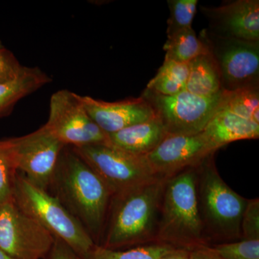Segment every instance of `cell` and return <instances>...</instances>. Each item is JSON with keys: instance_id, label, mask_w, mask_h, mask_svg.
I'll return each mask as SVG.
<instances>
[{"instance_id": "cell-1", "label": "cell", "mask_w": 259, "mask_h": 259, "mask_svg": "<svg viewBox=\"0 0 259 259\" xmlns=\"http://www.w3.org/2000/svg\"><path fill=\"white\" fill-rule=\"evenodd\" d=\"M48 192L79 221L95 244H100L112 195L71 146H64L61 151Z\"/></svg>"}, {"instance_id": "cell-2", "label": "cell", "mask_w": 259, "mask_h": 259, "mask_svg": "<svg viewBox=\"0 0 259 259\" xmlns=\"http://www.w3.org/2000/svg\"><path fill=\"white\" fill-rule=\"evenodd\" d=\"M167 178L158 177L112 197L102 246L112 250L144 243L156 233Z\"/></svg>"}, {"instance_id": "cell-3", "label": "cell", "mask_w": 259, "mask_h": 259, "mask_svg": "<svg viewBox=\"0 0 259 259\" xmlns=\"http://www.w3.org/2000/svg\"><path fill=\"white\" fill-rule=\"evenodd\" d=\"M197 167L167 178L156 236L163 244L192 250L203 243L204 228L197 195Z\"/></svg>"}, {"instance_id": "cell-4", "label": "cell", "mask_w": 259, "mask_h": 259, "mask_svg": "<svg viewBox=\"0 0 259 259\" xmlns=\"http://www.w3.org/2000/svg\"><path fill=\"white\" fill-rule=\"evenodd\" d=\"M13 199L20 210L69 245L81 258L95 245L86 230L59 199L17 172Z\"/></svg>"}, {"instance_id": "cell-5", "label": "cell", "mask_w": 259, "mask_h": 259, "mask_svg": "<svg viewBox=\"0 0 259 259\" xmlns=\"http://www.w3.org/2000/svg\"><path fill=\"white\" fill-rule=\"evenodd\" d=\"M197 195L204 228L214 236L226 238L241 236L242 216L247 199L232 190L214 166L213 154L197 167Z\"/></svg>"}, {"instance_id": "cell-6", "label": "cell", "mask_w": 259, "mask_h": 259, "mask_svg": "<svg viewBox=\"0 0 259 259\" xmlns=\"http://www.w3.org/2000/svg\"><path fill=\"white\" fill-rule=\"evenodd\" d=\"M72 148L101 178L112 197L158 178L145 156L126 152L111 144Z\"/></svg>"}, {"instance_id": "cell-7", "label": "cell", "mask_w": 259, "mask_h": 259, "mask_svg": "<svg viewBox=\"0 0 259 259\" xmlns=\"http://www.w3.org/2000/svg\"><path fill=\"white\" fill-rule=\"evenodd\" d=\"M143 97L152 106L167 135H196L205 128L221 105L223 91L206 97L187 90L173 96H163L145 90Z\"/></svg>"}, {"instance_id": "cell-8", "label": "cell", "mask_w": 259, "mask_h": 259, "mask_svg": "<svg viewBox=\"0 0 259 259\" xmlns=\"http://www.w3.org/2000/svg\"><path fill=\"white\" fill-rule=\"evenodd\" d=\"M46 127L64 146L109 144L108 135L91 118L80 95L61 90L51 95Z\"/></svg>"}, {"instance_id": "cell-9", "label": "cell", "mask_w": 259, "mask_h": 259, "mask_svg": "<svg viewBox=\"0 0 259 259\" xmlns=\"http://www.w3.org/2000/svg\"><path fill=\"white\" fill-rule=\"evenodd\" d=\"M16 168L34 185L49 190L64 146L44 125L31 134L4 139Z\"/></svg>"}, {"instance_id": "cell-10", "label": "cell", "mask_w": 259, "mask_h": 259, "mask_svg": "<svg viewBox=\"0 0 259 259\" xmlns=\"http://www.w3.org/2000/svg\"><path fill=\"white\" fill-rule=\"evenodd\" d=\"M54 238L19 209L13 199L0 204V249L17 259H47Z\"/></svg>"}, {"instance_id": "cell-11", "label": "cell", "mask_w": 259, "mask_h": 259, "mask_svg": "<svg viewBox=\"0 0 259 259\" xmlns=\"http://www.w3.org/2000/svg\"><path fill=\"white\" fill-rule=\"evenodd\" d=\"M202 37L217 63L223 91L258 85L259 42L217 37L207 32Z\"/></svg>"}, {"instance_id": "cell-12", "label": "cell", "mask_w": 259, "mask_h": 259, "mask_svg": "<svg viewBox=\"0 0 259 259\" xmlns=\"http://www.w3.org/2000/svg\"><path fill=\"white\" fill-rule=\"evenodd\" d=\"M217 150L202 133L196 135H167L151 153L145 156L158 177L169 178L201 162Z\"/></svg>"}, {"instance_id": "cell-13", "label": "cell", "mask_w": 259, "mask_h": 259, "mask_svg": "<svg viewBox=\"0 0 259 259\" xmlns=\"http://www.w3.org/2000/svg\"><path fill=\"white\" fill-rule=\"evenodd\" d=\"M211 35L259 42L258 0L228 2L218 8H202Z\"/></svg>"}, {"instance_id": "cell-14", "label": "cell", "mask_w": 259, "mask_h": 259, "mask_svg": "<svg viewBox=\"0 0 259 259\" xmlns=\"http://www.w3.org/2000/svg\"><path fill=\"white\" fill-rule=\"evenodd\" d=\"M80 99L91 118L107 135L146 122L156 116L151 104L142 96L113 102L81 95Z\"/></svg>"}, {"instance_id": "cell-15", "label": "cell", "mask_w": 259, "mask_h": 259, "mask_svg": "<svg viewBox=\"0 0 259 259\" xmlns=\"http://www.w3.org/2000/svg\"><path fill=\"white\" fill-rule=\"evenodd\" d=\"M202 134L216 150L241 140L258 139L259 124L219 107Z\"/></svg>"}, {"instance_id": "cell-16", "label": "cell", "mask_w": 259, "mask_h": 259, "mask_svg": "<svg viewBox=\"0 0 259 259\" xmlns=\"http://www.w3.org/2000/svg\"><path fill=\"white\" fill-rule=\"evenodd\" d=\"M167 133L158 116L146 122L109 134V144L121 150L145 156L166 138Z\"/></svg>"}, {"instance_id": "cell-17", "label": "cell", "mask_w": 259, "mask_h": 259, "mask_svg": "<svg viewBox=\"0 0 259 259\" xmlns=\"http://www.w3.org/2000/svg\"><path fill=\"white\" fill-rule=\"evenodd\" d=\"M51 81V76L40 68L23 66L13 79L0 82V119L9 115L20 100Z\"/></svg>"}, {"instance_id": "cell-18", "label": "cell", "mask_w": 259, "mask_h": 259, "mask_svg": "<svg viewBox=\"0 0 259 259\" xmlns=\"http://www.w3.org/2000/svg\"><path fill=\"white\" fill-rule=\"evenodd\" d=\"M186 90L206 97L215 96L223 91L219 69L211 51L189 62Z\"/></svg>"}, {"instance_id": "cell-19", "label": "cell", "mask_w": 259, "mask_h": 259, "mask_svg": "<svg viewBox=\"0 0 259 259\" xmlns=\"http://www.w3.org/2000/svg\"><path fill=\"white\" fill-rule=\"evenodd\" d=\"M164 61L189 63L195 58L210 52L202 37L196 35L193 28H187L167 36L163 46Z\"/></svg>"}, {"instance_id": "cell-20", "label": "cell", "mask_w": 259, "mask_h": 259, "mask_svg": "<svg viewBox=\"0 0 259 259\" xmlns=\"http://www.w3.org/2000/svg\"><path fill=\"white\" fill-rule=\"evenodd\" d=\"M188 75L189 63L164 61L146 90L163 96H173L186 90Z\"/></svg>"}, {"instance_id": "cell-21", "label": "cell", "mask_w": 259, "mask_h": 259, "mask_svg": "<svg viewBox=\"0 0 259 259\" xmlns=\"http://www.w3.org/2000/svg\"><path fill=\"white\" fill-rule=\"evenodd\" d=\"M220 107L259 124V88L246 87L234 91H223Z\"/></svg>"}, {"instance_id": "cell-22", "label": "cell", "mask_w": 259, "mask_h": 259, "mask_svg": "<svg viewBox=\"0 0 259 259\" xmlns=\"http://www.w3.org/2000/svg\"><path fill=\"white\" fill-rule=\"evenodd\" d=\"M174 248L158 243L126 250H112L95 244L81 259H159Z\"/></svg>"}, {"instance_id": "cell-23", "label": "cell", "mask_w": 259, "mask_h": 259, "mask_svg": "<svg viewBox=\"0 0 259 259\" xmlns=\"http://www.w3.org/2000/svg\"><path fill=\"white\" fill-rule=\"evenodd\" d=\"M169 18L167 24V36L175 32L192 28L198 1L197 0H168Z\"/></svg>"}, {"instance_id": "cell-24", "label": "cell", "mask_w": 259, "mask_h": 259, "mask_svg": "<svg viewBox=\"0 0 259 259\" xmlns=\"http://www.w3.org/2000/svg\"><path fill=\"white\" fill-rule=\"evenodd\" d=\"M16 168L4 140L0 141V204L13 199Z\"/></svg>"}, {"instance_id": "cell-25", "label": "cell", "mask_w": 259, "mask_h": 259, "mask_svg": "<svg viewBox=\"0 0 259 259\" xmlns=\"http://www.w3.org/2000/svg\"><path fill=\"white\" fill-rule=\"evenodd\" d=\"M223 259H259V240L223 243L212 247Z\"/></svg>"}, {"instance_id": "cell-26", "label": "cell", "mask_w": 259, "mask_h": 259, "mask_svg": "<svg viewBox=\"0 0 259 259\" xmlns=\"http://www.w3.org/2000/svg\"><path fill=\"white\" fill-rule=\"evenodd\" d=\"M241 236L244 240H259V199L247 201L242 216Z\"/></svg>"}, {"instance_id": "cell-27", "label": "cell", "mask_w": 259, "mask_h": 259, "mask_svg": "<svg viewBox=\"0 0 259 259\" xmlns=\"http://www.w3.org/2000/svg\"><path fill=\"white\" fill-rule=\"evenodd\" d=\"M23 67L13 53L6 48H0V82L13 79Z\"/></svg>"}, {"instance_id": "cell-28", "label": "cell", "mask_w": 259, "mask_h": 259, "mask_svg": "<svg viewBox=\"0 0 259 259\" xmlns=\"http://www.w3.org/2000/svg\"><path fill=\"white\" fill-rule=\"evenodd\" d=\"M47 259H81L64 241L54 238V243Z\"/></svg>"}, {"instance_id": "cell-29", "label": "cell", "mask_w": 259, "mask_h": 259, "mask_svg": "<svg viewBox=\"0 0 259 259\" xmlns=\"http://www.w3.org/2000/svg\"><path fill=\"white\" fill-rule=\"evenodd\" d=\"M189 259H223L210 247L202 245L190 250Z\"/></svg>"}, {"instance_id": "cell-30", "label": "cell", "mask_w": 259, "mask_h": 259, "mask_svg": "<svg viewBox=\"0 0 259 259\" xmlns=\"http://www.w3.org/2000/svg\"><path fill=\"white\" fill-rule=\"evenodd\" d=\"M190 250L182 248H174L173 249L162 255L159 259H189Z\"/></svg>"}, {"instance_id": "cell-31", "label": "cell", "mask_w": 259, "mask_h": 259, "mask_svg": "<svg viewBox=\"0 0 259 259\" xmlns=\"http://www.w3.org/2000/svg\"><path fill=\"white\" fill-rule=\"evenodd\" d=\"M0 259H17L10 256V255L7 254L3 250L0 249Z\"/></svg>"}, {"instance_id": "cell-32", "label": "cell", "mask_w": 259, "mask_h": 259, "mask_svg": "<svg viewBox=\"0 0 259 259\" xmlns=\"http://www.w3.org/2000/svg\"><path fill=\"white\" fill-rule=\"evenodd\" d=\"M4 47V46H3V42H2L1 40H0V48Z\"/></svg>"}]
</instances>
